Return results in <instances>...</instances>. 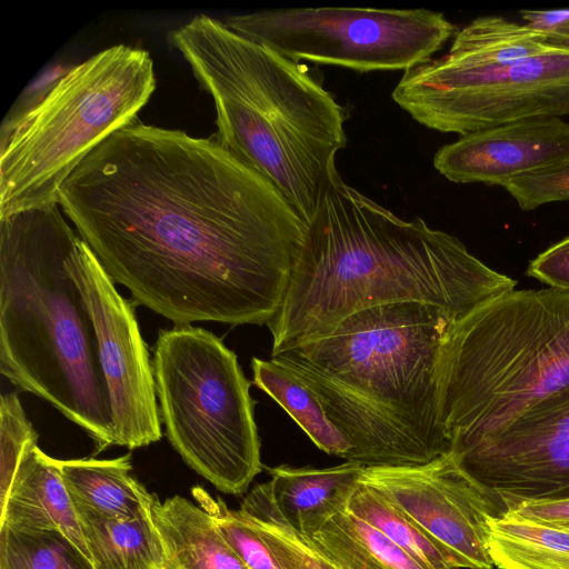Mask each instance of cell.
Segmentation results:
<instances>
[{
    "mask_svg": "<svg viewBox=\"0 0 569 569\" xmlns=\"http://www.w3.org/2000/svg\"><path fill=\"white\" fill-rule=\"evenodd\" d=\"M58 203L133 300L173 325H268L308 223L214 137L134 120L80 162Z\"/></svg>",
    "mask_w": 569,
    "mask_h": 569,
    "instance_id": "cell-1",
    "label": "cell"
},
{
    "mask_svg": "<svg viewBox=\"0 0 569 569\" xmlns=\"http://www.w3.org/2000/svg\"><path fill=\"white\" fill-rule=\"evenodd\" d=\"M516 286L457 237L420 218H399L338 173L308 224L283 302L267 325L271 356L326 336L363 309L416 301L459 319Z\"/></svg>",
    "mask_w": 569,
    "mask_h": 569,
    "instance_id": "cell-2",
    "label": "cell"
},
{
    "mask_svg": "<svg viewBox=\"0 0 569 569\" xmlns=\"http://www.w3.org/2000/svg\"><path fill=\"white\" fill-rule=\"evenodd\" d=\"M213 98L217 141L309 224L347 146L346 109L311 69L199 14L170 34Z\"/></svg>",
    "mask_w": 569,
    "mask_h": 569,
    "instance_id": "cell-3",
    "label": "cell"
},
{
    "mask_svg": "<svg viewBox=\"0 0 569 569\" xmlns=\"http://www.w3.org/2000/svg\"><path fill=\"white\" fill-rule=\"evenodd\" d=\"M455 319L408 301L343 319L326 336L271 356L296 372L345 435L397 458L450 452L440 416L441 369Z\"/></svg>",
    "mask_w": 569,
    "mask_h": 569,
    "instance_id": "cell-4",
    "label": "cell"
},
{
    "mask_svg": "<svg viewBox=\"0 0 569 569\" xmlns=\"http://www.w3.org/2000/svg\"><path fill=\"white\" fill-rule=\"evenodd\" d=\"M80 236L58 204L0 218V372L113 445L93 323L66 261Z\"/></svg>",
    "mask_w": 569,
    "mask_h": 569,
    "instance_id": "cell-5",
    "label": "cell"
},
{
    "mask_svg": "<svg viewBox=\"0 0 569 569\" xmlns=\"http://www.w3.org/2000/svg\"><path fill=\"white\" fill-rule=\"evenodd\" d=\"M569 385V290H511L453 321L441 369L450 452Z\"/></svg>",
    "mask_w": 569,
    "mask_h": 569,
    "instance_id": "cell-6",
    "label": "cell"
},
{
    "mask_svg": "<svg viewBox=\"0 0 569 569\" xmlns=\"http://www.w3.org/2000/svg\"><path fill=\"white\" fill-rule=\"evenodd\" d=\"M154 88L149 52L124 44L67 71L33 107L3 126L0 218L59 204L64 180L91 150L136 120Z\"/></svg>",
    "mask_w": 569,
    "mask_h": 569,
    "instance_id": "cell-7",
    "label": "cell"
},
{
    "mask_svg": "<svg viewBox=\"0 0 569 569\" xmlns=\"http://www.w3.org/2000/svg\"><path fill=\"white\" fill-rule=\"evenodd\" d=\"M152 367L170 445L218 490L246 492L262 463L256 401L237 355L207 329L174 325L159 331Z\"/></svg>",
    "mask_w": 569,
    "mask_h": 569,
    "instance_id": "cell-8",
    "label": "cell"
},
{
    "mask_svg": "<svg viewBox=\"0 0 569 569\" xmlns=\"http://www.w3.org/2000/svg\"><path fill=\"white\" fill-rule=\"evenodd\" d=\"M224 23L297 62L358 72H405L457 33L443 13L428 9L290 8L236 14Z\"/></svg>",
    "mask_w": 569,
    "mask_h": 569,
    "instance_id": "cell-9",
    "label": "cell"
},
{
    "mask_svg": "<svg viewBox=\"0 0 569 569\" xmlns=\"http://www.w3.org/2000/svg\"><path fill=\"white\" fill-rule=\"evenodd\" d=\"M392 100L426 128L465 136L532 118L569 116V44L513 64L405 71Z\"/></svg>",
    "mask_w": 569,
    "mask_h": 569,
    "instance_id": "cell-10",
    "label": "cell"
},
{
    "mask_svg": "<svg viewBox=\"0 0 569 569\" xmlns=\"http://www.w3.org/2000/svg\"><path fill=\"white\" fill-rule=\"evenodd\" d=\"M89 310L112 420L113 445L137 449L162 437L152 361L132 302L81 239L66 261Z\"/></svg>",
    "mask_w": 569,
    "mask_h": 569,
    "instance_id": "cell-11",
    "label": "cell"
},
{
    "mask_svg": "<svg viewBox=\"0 0 569 569\" xmlns=\"http://www.w3.org/2000/svg\"><path fill=\"white\" fill-rule=\"evenodd\" d=\"M360 481L409 516L457 569H492L488 529L507 512L499 497L469 477L450 453L417 466L366 467Z\"/></svg>",
    "mask_w": 569,
    "mask_h": 569,
    "instance_id": "cell-12",
    "label": "cell"
},
{
    "mask_svg": "<svg viewBox=\"0 0 569 569\" xmlns=\"http://www.w3.org/2000/svg\"><path fill=\"white\" fill-rule=\"evenodd\" d=\"M508 507L569 498V385L480 442L449 452Z\"/></svg>",
    "mask_w": 569,
    "mask_h": 569,
    "instance_id": "cell-13",
    "label": "cell"
},
{
    "mask_svg": "<svg viewBox=\"0 0 569 569\" xmlns=\"http://www.w3.org/2000/svg\"><path fill=\"white\" fill-rule=\"evenodd\" d=\"M568 162L569 123L557 117L532 118L460 136L433 157L436 170L452 182L499 187Z\"/></svg>",
    "mask_w": 569,
    "mask_h": 569,
    "instance_id": "cell-14",
    "label": "cell"
},
{
    "mask_svg": "<svg viewBox=\"0 0 569 569\" xmlns=\"http://www.w3.org/2000/svg\"><path fill=\"white\" fill-rule=\"evenodd\" d=\"M0 509V526L61 532L91 561L74 502L54 458L38 446L22 459Z\"/></svg>",
    "mask_w": 569,
    "mask_h": 569,
    "instance_id": "cell-15",
    "label": "cell"
},
{
    "mask_svg": "<svg viewBox=\"0 0 569 569\" xmlns=\"http://www.w3.org/2000/svg\"><path fill=\"white\" fill-rule=\"evenodd\" d=\"M366 467L347 461L329 468H269L271 498L284 520L310 536L338 511L347 508Z\"/></svg>",
    "mask_w": 569,
    "mask_h": 569,
    "instance_id": "cell-16",
    "label": "cell"
},
{
    "mask_svg": "<svg viewBox=\"0 0 569 569\" xmlns=\"http://www.w3.org/2000/svg\"><path fill=\"white\" fill-rule=\"evenodd\" d=\"M569 42L552 33L498 16H485L458 30L449 51L428 61L443 70H482L556 51Z\"/></svg>",
    "mask_w": 569,
    "mask_h": 569,
    "instance_id": "cell-17",
    "label": "cell"
},
{
    "mask_svg": "<svg viewBox=\"0 0 569 569\" xmlns=\"http://www.w3.org/2000/svg\"><path fill=\"white\" fill-rule=\"evenodd\" d=\"M151 518L162 539L169 569H249L199 505L181 496L160 502L156 496Z\"/></svg>",
    "mask_w": 569,
    "mask_h": 569,
    "instance_id": "cell-18",
    "label": "cell"
},
{
    "mask_svg": "<svg viewBox=\"0 0 569 569\" xmlns=\"http://www.w3.org/2000/svg\"><path fill=\"white\" fill-rule=\"evenodd\" d=\"M62 481L77 505L107 518L151 516L156 495L131 476V455L112 459H54Z\"/></svg>",
    "mask_w": 569,
    "mask_h": 569,
    "instance_id": "cell-19",
    "label": "cell"
},
{
    "mask_svg": "<svg viewBox=\"0 0 569 569\" xmlns=\"http://www.w3.org/2000/svg\"><path fill=\"white\" fill-rule=\"evenodd\" d=\"M74 506L94 569H169L163 542L151 516L107 518L81 505Z\"/></svg>",
    "mask_w": 569,
    "mask_h": 569,
    "instance_id": "cell-20",
    "label": "cell"
},
{
    "mask_svg": "<svg viewBox=\"0 0 569 569\" xmlns=\"http://www.w3.org/2000/svg\"><path fill=\"white\" fill-rule=\"evenodd\" d=\"M307 537L338 569H426L381 531L346 509Z\"/></svg>",
    "mask_w": 569,
    "mask_h": 569,
    "instance_id": "cell-21",
    "label": "cell"
},
{
    "mask_svg": "<svg viewBox=\"0 0 569 569\" xmlns=\"http://www.w3.org/2000/svg\"><path fill=\"white\" fill-rule=\"evenodd\" d=\"M253 383L277 401L322 451L347 460L349 440L329 420L320 400L291 369L276 359L251 360Z\"/></svg>",
    "mask_w": 569,
    "mask_h": 569,
    "instance_id": "cell-22",
    "label": "cell"
},
{
    "mask_svg": "<svg viewBox=\"0 0 569 569\" xmlns=\"http://www.w3.org/2000/svg\"><path fill=\"white\" fill-rule=\"evenodd\" d=\"M487 547L500 569H569V531L503 515L490 519Z\"/></svg>",
    "mask_w": 569,
    "mask_h": 569,
    "instance_id": "cell-23",
    "label": "cell"
},
{
    "mask_svg": "<svg viewBox=\"0 0 569 569\" xmlns=\"http://www.w3.org/2000/svg\"><path fill=\"white\" fill-rule=\"evenodd\" d=\"M346 510L371 525L426 569H457L451 557L399 507L359 480Z\"/></svg>",
    "mask_w": 569,
    "mask_h": 569,
    "instance_id": "cell-24",
    "label": "cell"
},
{
    "mask_svg": "<svg viewBox=\"0 0 569 569\" xmlns=\"http://www.w3.org/2000/svg\"><path fill=\"white\" fill-rule=\"evenodd\" d=\"M239 510L257 529L283 569H338L307 536L284 520L267 482L254 486Z\"/></svg>",
    "mask_w": 569,
    "mask_h": 569,
    "instance_id": "cell-25",
    "label": "cell"
},
{
    "mask_svg": "<svg viewBox=\"0 0 569 569\" xmlns=\"http://www.w3.org/2000/svg\"><path fill=\"white\" fill-rule=\"evenodd\" d=\"M0 569H94L91 561L58 531L0 526Z\"/></svg>",
    "mask_w": 569,
    "mask_h": 569,
    "instance_id": "cell-26",
    "label": "cell"
},
{
    "mask_svg": "<svg viewBox=\"0 0 569 569\" xmlns=\"http://www.w3.org/2000/svg\"><path fill=\"white\" fill-rule=\"evenodd\" d=\"M193 498L213 519L220 533L249 569H283L257 529L240 510L213 498L200 486L191 489Z\"/></svg>",
    "mask_w": 569,
    "mask_h": 569,
    "instance_id": "cell-27",
    "label": "cell"
},
{
    "mask_svg": "<svg viewBox=\"0 0 569 569\" xmlns=\"http://www.w3.org/2000/svg\"><path fill=\"white\" fill-rule=\"evenodd\" d=\"M38 433L17 391L0 398V502L7 497L24 456L37 447Z\"/></svg>",
    "mask_w": 569,
    "mask_h": 569,
    "instance_id": "cell-28",
    "label": "cell"
},
{
    "mask_svg": "<svg viewBox=\"0 0 569 569\" xmlns=\"http://www.w3.org/2000/svg\"><path fill=\"white\" fill-rule=\"evenodd\" d=\"M522 210L569 200V162L537 173L519 177L502 187Z\"/></svg>",
    "mask_w": 569,
    "mask_h": 569,
    "instance_id": "cell-29",
    "label": "cell"
},
{
    "mask_svg": "<svg viewBox=\"0 0 569 569\" xmlns=\"http://www.w3.org/2000/svg\"><path fill=\"white\" fill-rule=\"evenodd\" d=\"M526 273L550 288L569 290V236L531 260Z\"/></svg>",
    "mask_w": 569,
    "mask_h": 569,
    "instance_id": "cell-30",
    "label": "cell"
},
{
    "mask_svg": "<svg viewBox=\"0 0 569 569\" xmlns=\"http://www.w3.org/2000/svg\"><path fill=\"white\" fill-rule=\"evenodd\" d=\"M505 515L569 531V498L521 501L508 507Z\"/></svg>",
    "mask_w": 569,
    "mask_h": 569,
    "instance_id": "cell-31",
    "label": "cell"
},
{
    "mask_svg": "<svg viewBox=\"0 0 569 569\" xmlns=\"http://www.w3.org/2000/svg\"><path fill=\"white\" fill-rule=\"evenodd\" d=\"M538 21L542 29L569 42V9L543 10Z\"/></svg>",
    "mask_w": 569,
    "mask_h": 569,
    "instance_id": "cell-32",
    "label": "cell"
}]
</instances>
